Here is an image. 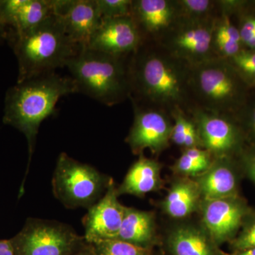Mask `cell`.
Wrapping results in <instances>:
<instances>
[{"instance_id":"obj_1","label":"cell","mask_w":255,"mask_h":255,"mask_svg":"<svg viewBox=\"0 0 255 255\" xmlns=\"http://www.w3.org/2000/svg\"><path fill=\"white\" fill-rule=\"evenodd\" d=\"M191 71V65L158 43L142 41L130 57V100L169 114L175 108L188 113L192 107Z\"/></svg>"},{"instance_id":"obj_2","label":"cell","mask_w":255,"mask_h":255,"mask_svg":"<svg viewBox=\"0 0 255 255\" xmlns=\"http://www.w3.org/2000/svg\"><path fill=\"white\" fill-rule=\"evenodd\" d=\"M78 93L71 77L55 72L17 82L5 99L4 123L23 132L27 139L29 161L42 122L55 112V106L64 96Z\"/></svg>"},{"instance_id":"obj_3","label":"cell","mask_w":255,"mask_h":255,"mask_svg":"<svg viewBox=\"0 0 255 255\" xmlns=\"http://www.w3.org/2000/svg\"><path fill=\"white\" fill-rule=\"evenodd\" d=\"M131 55L116 56L84 47L67 61L65 67L78 93L113 107L131 95Z\"/></svg>"},{"instance_id":"obj_4","label":"cell","mask_w":255,"mask_h":255,"mask_svg":"<svg viewBox=\"0 0 255 255\" xmlns=\"http://www.w3.org/2000/svg\"><path fill=\"white\" fill-rule=\"evenodd\" d=\"M80 48L65 33L60 15H50L36 27L17 36L14 48L18 63L17 82L65 67Z\"/></svg>"},{"instance_id":"obj_5","label":"cell","mask_w":255,"mask_h":255,"mask_svg":"<svg viewBox=\"0 0 255 255\" xmlns=\"http://www.w3.org/2000/svg\"><path fill=\"white\" fill-rule=\"evenodd\" d=\"M239 79L229 61L220 57L191 66L192 107L228 115L241 95Z\"/></svg>"},{"instance_id":"obj_6","label":"cell","mask_w":255,"mask_h":255,"mask_svg":"<svg viewBox=\"0 0 255 255\" xmlns=\"http://www.w3.org/2000/svg\"><path fill=\"white\" fill-rule=\"evenodd\" d=\"M112 179L65 152L57 159L52 185L53 194L68 209H90L105 195Z\"/></svg>"},{"instance_id":"obj_7","label":"cell","mask_w":255,"mask_h":255,"mask_svg":"<svg viewBox=\"0 0 255 255\" xmlns=\"http://www.w3.org/2000/svg\"><path fill=\"white\" fill-rule=\"evenodd\" d=\"M12 241L15 255H73L87 243L63 223L28 219Z\"/></svg>"},{"instance_id":"obj_8","label":"cell","mask_w":255,"mask_h":255,"mask_svg":"<svg viewBox=\"0 0 255 255\" xmlns=\"http://www.w3.org/2000/svg\"><path fill=\"white\" fill-rule=\"evenodd\" d=\"M218 16L207 19L180 17L158 43L191 66L216 58L213 36Z\"/></svg>"},{"instance_id":"obj_9","label":"cell","mask_w":255,"mask_h":255,"mask_svg":"<svg viewBox=\"0 0 255 255\" xmlns=\"http://www.w3.org/2000/svg\"><path fill=\"white\" fill-rule=\"evenodd\" d=\"M133 123L126 142L132 153L142 155L149 150L159 154L169 147L171 141L173 120L170 114L163 110L132 102Z\"/></svg>"},{"instance_id":"obj_10","label":"cell","mask_w":255,"mask_h":255,"mask_svg":"<svg viewBox=\"0 0 255 255\" xmlns=\"http://www.w3.org/2000/svg\"><path fill=\"white\" fill-rule=\"evenodd\" d=\"M199 212L201 226L214 243L221 247L235 239L252 211L246 201L236 195L202 199Z\"/></svg>"},{"instance_id":"obj_11","label":"cell","mask_w":255,"mask_h":255,"mask_svg":"<svg viewBox=\"0 0 255 255\" xmlns=\"http://www.w3.org/2000/svg\"><path fill=\"white\" fill-rule=\"evenodd\" d=\"M187 114L195 122L201 147L214 158H233L241 150L243 132L228 115L197 107H191Z\"/></svg>"},{"instance_id":"obj_12","label":"cell","mask_w":255,"mask_h":255,"mask_svg":"<svg viewBox=\"0 0 255 255\" xmlns=\"http://www.w3.org/2000/svg\"><path fill=\"white\" fill-rule=\"evenodd\" d=\"M118 197L117 187L111 179L105 195L89 209L84 218V238L88 244L118 238L126 211V206L119 202Z\"/></svg>"},{"instance_id":"obj_13","label":"cell","mask_w":255,"mask_h":255,"mask_svg":"<svg viewBox=\"0 0 255 255\" xmlns=\"http://www.w3.org/2000/svg\"><path fill=\"white\" fill-rule=\"evenodd\" d=\"M142 42L131 16L102 18L85 48L116 56H128L135 53Z\"/></svg>"},{"instance_id":"obj_14","label":"cell","mask_w":255,"mask_h":255,"mask_svg":"<svg viewBox=\"0 0 255 255\" xmlns=\"http://www.w3.org/2000/svg\"><path fill=\"white\" fill-rule=\"evenodd\" d=\"M131 17L142 41L158 43L180 18L177 0H132Z\"/></svg>"},{"instance_id":"obj_15","label":"cell","mask_w":255,"mask_h":255,"mask_svg":"<svg viewBox=\"0 0 255 255\" xmlns=\"http://www.w3.org/2000/svg\"><path fill=\"white\" fill-rule=\"evenodd\" d=\"M56 14L69 38L80 48L87 46L102 20L97 0H57Z\"/></svg>"},{"instance_id":"obj_16","label":"cell","mask_w":255,"mask_h":255,"mask_svg":"<svg viewBox=\"0 0 255 255\" xmlns=\"http://www.w3.org/2000/svg\"><path fill=\"white\" fill-rule=\"evenodd\" d=\"M166 246L171 255H227L201 225L182 223L167 233Z\"/></svg>"},{"instance_id":"obj_17","label":"cell","mask_w":255,"mask_h":255,"mask_svg":"<svg viewBox=\"0 0 255 255\" xmlns=\"http://www.w3.org/2000/svg\"><path fill=\"white\" fill-rule=\"evenodd\" d=\"M194 179L203 199L238 195L239 179L233 158H214L209 168Z\"/></svg>"},{"instance_id":"obj_18","label":"cell","mask_w":255,"mask_h":255,"mask_svg":"<svg viewBox=\"0 0 255 255\" xmlns=\"http://www.w3.org/2000/svg\"><path fill=\"white\" fill-rule=\"evenodd\" d=\"M162 164L154 159L142 155L132 164L123 182L117 188L118 196L123 194L143 197L149 193L162 189L163 181L161 177Z\"/></svg>"},{"instance_id":"obj_19","label":"cell","mask_w":255,"mask_h":255,"mask_svg":"<svg viewBox=\"0 0 255 255\" xmlns=\"http://www.w3.org/2000/svg\"><path fill=\"white\" fill-rule=\"evenodd\" d=\"M202 199L195 179L178 177L162 201V209L172 219L183 220L199 211Z\"/></svg>"},{"instance_id":"obj_20","label":"cell","mask_w":255,"mask_h":255,"mask_svg":"<svg viewBox=\"0 0 255 255\" xmlns=\"http://www.w3.org/2000/svg\"><path fill=\"white\" fill-rule=\"evenodd\" d=\"M117 240L140 248L154 249L159 244L154 213L126 207Z\"/></svg>"},{"instance_id":"obj_21","label":"cell","mask_w":255,"mask_h":255,"mask_svg":"<svg viewBox=\"0 0 255 255\" xmlns=\"http://www.w3.org/2000/svg\"><path fill=\"white\" fill-rule=\"evenodd\" d=\"M55 14V0H26L18 11L12 26L17 36L31 31Z\"/></svg>"},{"instance_id":"obj_22","label":"cell","mask_w":255,"mask_h":255,"mask_svg":"<svg viewBox=\"0 0 255 255\" xmlns=\"http://www.w3.org/2000/svg\"><path fill=\"white\" fill-rule=\"evenodd\" d=\"M214 157L209 151L201 147L184 149L177 159L172 170L178 177L196 178L205 172L214 162Z\"/></svg>"},{"instance_id":"obj_23","label":"cell","mask_w":255,"mask_h":255,"mask_svg":"<svg viewBox=\"0 0 255 255\" xmlns=\"http://www.w3.org/2000/svg\"><path fill=\"white\" fill-rule=\"evenodd\" d=\"M173 120L171 141L184 149L201 147V140L195 122L190 115L181 108L170 112Z\"/></svg>"},{"instance_id":"obj_24","label":"cell","mask_w":255,"mask_h":255,"mask_svg":"<svg viewBox=\"0 0 255 255\" xmlns=\"http://www.w3.org/2000/svg\"><path fill=\"white\" fill-rule=\"evenodd\" d=\"M180 17L189 19H207L217 17L218 6L213 0H177Z\"/></svg>"},{"instance_id":"obj_25","label":"cell","mask_w":255,"mask_h":255,"mask_svg":"<svg viewBox=\"0 0 255 255\" xmlns=\"http://www.w3.org/2000/svg\"><path fill=\"white\" fill-rule=\"evenodd\" d=\"M96 255H154L153 249L140 248L119 240L94 244Z\"/></svg>"},{"instance_id":"obj_26","label":"cell","mask_w":255,"mask_h":255,"mask_svg":"<svg viewBox=\"0 0 255 255\" xmlns=\"http://www.w3.org/2000/svg\"><path fill=\"white\" fill-rule=\"evenodd\" d=\"M243 82L255 86V50L242 49L227 59Z\"/></svg>"},{"instance_id":"obj_27","label":"cell","mask_w":255,"mask_h":255,"mask_svg":"<svg viewBox=\"0 0 255 255\" xmlns=\"http://www.w3.org/2000/svg\"><path fill=\"white\" fill-rule=\"evenodd\" d=\"M229 244L232 251L255 248V214L251 212L247 217L237 236Z\"/></svg>"},{"instance_id":"obj_28","label":"cell","mask_w":255,"mask_h":255,"mask_svg":"<svg viewBox=\"0 0 255 255\" xmlns=\"http://www.w3.org/2000/svg\"><path fill=\"white\" fill-rule=\"evenodd\" d=\"M102 18L131 16L132 0H97Z\"/></svg>"},{"instance_id":"obj_29","label":"cell","mask_w":255,"mask_h":255,"mask_svg":"<svg viewBox=\"0 0 255 255\" xmlns=\"http://www.w3.org/2000/svg\"><path fill=\"white\" fill-rule=\"evenodd\" d=\"M26 0H1L0 1V26H11L18 11Z\"/></svg>"},{"instance_id":"obj_30","label":"cell","mask_w":255,"mask_h":255,"mask_svg":"<svg viewBox=\"0 0 255 255\" xmlns=\"http://www.w3.org/2000/svg\"><path fill=\"white\" fill-rule=\"evenodd\" d=\"M242 43L244 45L248 40L255 36V16H249L243 19L241 27L238 28Z\"/></svg>"},{"instance_id":"obj_31","label":"cell","mask_w":255,"mask_h":255,"mask_svg":"<svg viewBox=\"0 0 255 255\" xmlns=\"http://www.w3.org/2000/svg\"><path fill=\"white\" fill-rule=\"evenodd\" d=\"M242 162L246 173L255 184V149L243 153Z\"/></svg>"},{"instance_id":"obj_32","label":"cell","mask_w":255,"mask_h":255,"mask_svg":"<svg viewBox=\"0 0 255 255\" xmlns=\"http://www.w3.org/2000/svg\"><path fill=\"white\" fill-rule=\"evenodd\" d=\"M245 127L248 130L249 136L255 142V107L251 109L247 114Z\"/></svg>"},{"instance_id":"obj_33","label":"cell","mask_w":255,"mask_h":255,"mask_svg":"<svg viewBox=\"0 0 255 255\" xmlns=\"http://www.w3.org/2000/svg\"><path fill=\"white\" fill-rule=\"evenodd\" d=\"M0 255H15L14 248L11 240H0Z\"/></svg>"},{"instance_id":"obj_34","label":"cell","mask_w":255,"mask_h":255,"mask_svg":"<svg viewBox=\"0 0 255 255\" xmlns=\"http://www.w3.org/2000/svg\"><path fill=\"white\" fill-rule=\"evenodd\" d=\"M73 255H96L93 245L86 243L78 252Z\"/></svg>"},{"instance_id":"obj_35","label":"cell","mask_w":255,"mask_h":255,"mask_svg":"<svg viewBox=\"0 0 255 255\" xmlns=\"http://www.w3.org/2000/svg\"><path fill=\"white\" fill-rule=\"evenodd\" d=\"M227 255H255V248H248L241 251H232Z\"/></svg>"}]
</instances>
